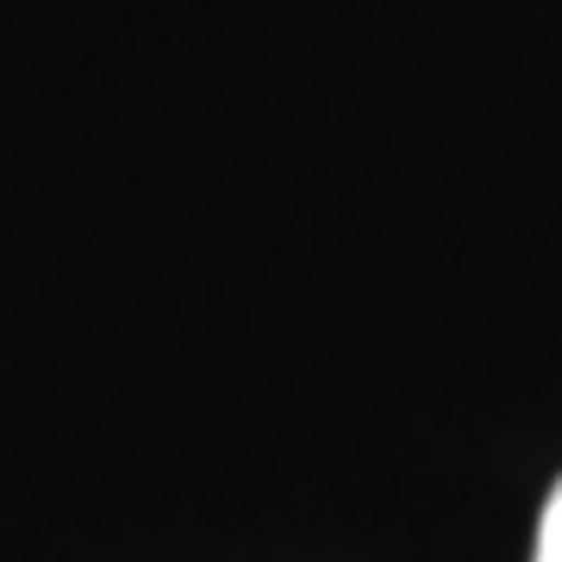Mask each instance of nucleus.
<instances>
[{"label":"nucleus","instance_id":"nucleus-1","mask_svg":"<svg viewBox=\"0 0 562 562\" xmlns=\"http://www.w3.org/2000/svg\"><path fill=\"white\" fill-rule=\"evenodd\" d=\"M531 562H562V482L550 487V501H543V519H538V550Z\"/></svg>","mask_w":562,"mask_h":562}]
</instances>
